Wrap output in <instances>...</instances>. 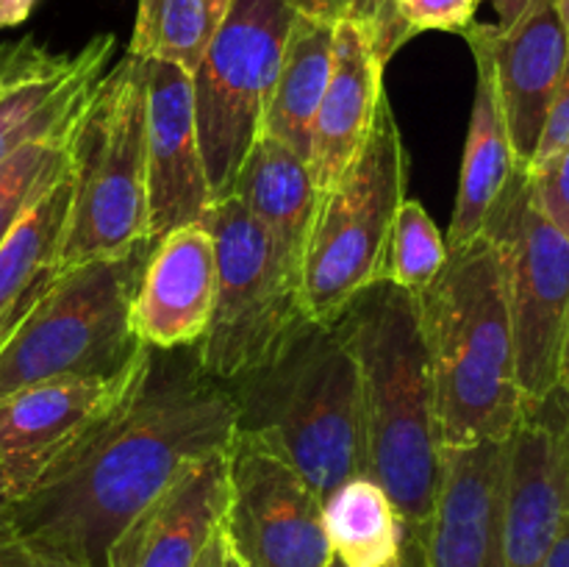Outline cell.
I'll list each match as a JSON object with an SVG mask.
<instances>
[{
	"label": "cell",
	"mask_w": 569,
	"mask_h": 567,
	"mask_svg": "<svg viewBox=\"0 0 569 567\" xmlns=\"http://www.w3.org/2000/svg\"><path fill=\"white\" fill-rule=\"evenodd\" d=\"M233 434L231 387L153 350L142 387L70 461L17 495L3 520L67 567H109L128 523L189 465L231 448Z\"/></svg>",
	"instance_id": "cell-1"
},
{
	"label": "cell",
	"mask_w": 569,
	"mask_h": 567,
	"mask_svg": "<svg viewBox=\"0 0 569 567\" xmlns=\"http://www.w3.org/2000/svg\"><path fill=\"white\" fill-rule=\"evenodd\" d=\"M333 331L359 361L370 476L387 489L417 545L431 523L442 478V439L431 367L415 295L381 281L342 311Z\"/></svg>",
	"instance_id": "cell-2"
},
{
	"label": "cell",
	"mask_w": 569,
	"mask_h": 567,
	"mask_svg": "<svg viewBox=\"0 0 569 567\" xmlns=\"http://www.w3.org/2000/svg\"><path fill=\"white\" fill-rule=\"evenodd\" d=\"M442 445L506 442L526 415L498 248L459 250L417 298Z\"/></svg>",
	"instance_id": "cell-3"
},
{
	"label": "cell",
	"mask_w": 569,
	"mask_h": 567,
	"mask_svg": "<svg viewBox=\"0 0 569 567\" xmlns=\"http://www.w3.org/2000/svg\"><path fill=\"white\" fill-rule=\"evenodd\" d=\"M237 428L270 445L326 498L370 476L359 361L333 326L306 322L270 367L231 387Z\"/></svg>",
	"instance_id": "cell-4"
},
{
	"label": "cell",
	"mask_w": 569,
	"mask_h": 567,
	"mask_svg": "<svg viewBox=\"0 0 569 567\" xmlns=\"http://www.w3.org/2000/svg\"><path fill=\"white\" fill-rule=\"evenodd\" d=\"M144 61L103 72L72 137V206L61 267L111 259L150 237Z\"/></svg>",
	"instance_id": "cell-5"
},
{
	"label": "cell",
	"mask_w": 569,
	"mask_h": 567,
	"mask_svg": "<svg viewBox=\"0 0 569 567\" xmlns=\"http://www.w3.org/2000/svg\"><path fill=\"white\" fill-rule=\"evenodd\" d=\"M153 242L61 267L0 348V398L53 378L114 376L148 350L133 334L131 306Z\"/></svg>",
	"instance_id": "cell-6"
},
{
	"label": "cell",
	"mask_w": 569,
	"mask_h": 567,
	"mask_svg": "<svg viewBox=\"0 0 569 567\" xmlns=\"http://www.w3.org/2000/svg\"><path fill=\"white\" fill-rule=\"evenodd\" d=\"M406 187L409 153L383 94L361 150L322 192L303 259L306 320L333 326L365 289L387 281L389 242Z\"/></svg>",
	"instance_id": "cell-7"
},
{
	"label": "cell",
	"mask_w": 569,
	"mask_h": 567,
	"mask_svg": "<svg viewBox=\"0 0 569 567\" xmlns=\"http://www.w3.org/2000/svg\"><path fill=\"white\" fill-rule=\"evenodd\" d=\"M217 248V298L194 361L214 381L233 387L270 367L306 326L303 267L237 198L206 211Z\"/></svg>",
	"instance_id": "cell-8"
},
{
	"label": "cell",
	"mask_w": 569,
	"mask_h": 567,
	"mask_svg": "<svg viewBox=\"0 0 569 567\" xmlns=\"http://www.w3.org/2000/svg\"><path fill=\"white\" fill-rule=\"evenodd\" d=\"M295 14L289 0H233L194 70V122L214 203L231 198L239 167L259 139Z\"/></svg>",
	"instance_id": "cell-9"
},
{
	"label": "cell",
	"mask_w": 569,
	"mask_h": 567,
	"mask_svg": "<svg viewBox=\"0 0 569 567\" xmlns=\"http://www.w3.org/2000/svg\"><path fill=\"white\" fill-rule=\"evenodd\" d=\"M483 233L495 242L503 267L517 381L526 404H539L561 387L569 326V239L537 206L526 170L511 176Z\"/></svg>",
	"instance_id": "cell-10"
},
{
	"label": "cell",
	"mask_w": 569,
	"mask_h": 567,
	"mask_svg": "<svg viewBox=\"0 0 569 567\" xmlns=\"http://www.w3.org/2000/svg\"><path fill=\"white\" fill-rule=\"evenodd\" d=\"M228 548L244 567H331L322 500L289 461L248 431L228 448Z\"/></svg>",
	"instance_id": "cell-11"
},
{
	"label": "cell",
	"mask_w": 569,
	"mask_h": 567,
	"mask_svg": "<svg viewBox=\"0 0 569 567\" xmlns=\"http://www.w3.org/2000/svg\"><path fill=\"white\" fill-rule=\"evenodd\" d=\"M150 367L148 348L114 376L53 378L0 398V472L11 500L70 461L142 387Z\"/></svg>",
	"instance_id": "cell-12"
},
{
	"label": "cell",
	"mask_w": 569,
	"mask_h": 567,
	"mask_svg": "<svg viewBox=\"0 0 569 567\" xmlns=\"http://www.w3.org/2000/svg\"><path fill=\"white\" fill-rule=\"evenodd\" d=\"M461 37L470 50H481L492 64L517 170H528L569 56V31L556 0H533L526 14L509 28L472 22Z\"/></svg>",
	"instance_id": "cell-13"
},
{
	"label": "cell",
	"mask_w": 569,
	"mask_h": 567,
	"mask_svg": "<svg viewBox=\"0 0 569 567\" xmlns=\"http://www.w3.org/2000/svg\"><path fill=\"white\" fill-rule=\"evenodd\" d=\"M506 442L442 445L431 523L403 545V567H503Z\"/></svg>",
	"instance_id": "cell-14"
},
{
	"label": "cell",
	"mask_w": 569,
	"mask_h": 567,
	"mask_svg": "<svg viewBox=\"0 0 569 567\" xmlns=\"http://www.w3.org/2000/svg\"><path fill=\"white\" fill-rule=\"evenodd\" d=\"M569 517L561 387L526 415L506 439L503 567H542Z\"/></svg>",
	"instance_id": "cell-15"
},
{
	"label": "cell",
	"mask_w": 569,
	"mask_h": 567,
	"mask_svg": "<svg viewBox=\"0 0 569 567\" xmlns=\"http://www.w3.org/2000/svg\"><path fill=\"white\" fill-rule=\"evenodd\" d=\"M0 70V161L37 139L76 126L109 70L114 33L89 39L78 53H50L33 37L3 44Z\"/></svg>",
	"instance_id": "cell-16"
},
{
	"label": "cell",
	"mask_w": 569,
	"mask_h": 567,
	"mask_svg": "<svg viewBox=\"0 0 569 567\" xmlns=\"http://www.w3.org/2000/svg\"><path fill=\"white\" fill-rule=\"evenodd\" d=\"M144 61V133H148L150 237L203 222L211 189L194 122L192 76L170 61Z\"/></svg>",
	"instance_id": "cell-17"
},
{
	"label": "cell",
	"mask_w": 569,
	"mask_h": 567,
	"mask_svg": "<svg viewBox=\"0 0 569 567\" xmlns=\"http://www.w3.org/2000/svg\"><path fill=\"white\" fill-rule=\"evenodd\" d=\"M214 298V237L203 222L176 228L150 250L133 295V334L150 350L194 348L209 328Z\"/></svg>",
	"instance_id": "cell-18"
},
{
	"label": "cell",
	"mask_w": 569,
	"mask_h": 567,
	"mask_svg": "<svg viewBox=\"0 0 569 567\" xmlns=\"http://www.w3.org/2000/svg\"><path fill=\"white\" fill-rule=\"evenodd\" d=\"M228 450L189 465L117 537L109 567H194L222 526Z\"/></svg>",
	"instance_id": "cell-19"
},
{
	"label": "cell",
	"mask_w": 569,
	"mask_h": 567,
	"mask_svg": "<svg viewBox=\"0 0 569 567\" xmlns=\"http://www.w3.org/2000/svg\"><path fill=\"white\" fill-rule=\"evenodd\" d=\"M383 61L367 28L356 20L333 22V67L311 128L309 165L326 192L356 159L383 98Z\"/></svg>",
	"instance_id": "cell-20"
},
{
	"label": "cell",
	"mask_w": 569,
	"mask_h": 567,
	"mask_svg": "<svg viewBox=\"0 0 569 567\" xmlns=\"http://www.w3.org/2000/svg\"><path fill=\"white\" fill-rule=\"evenodd\" d=\"M231 195L272 233L289 259L303 267L322 200L309 159L281 139L259 133L239 167Z\"/></svg>",
	"instance_id": "cell-21"
},
{
	"label": "cell",
	"mask_w": 569,
	"mask_h": 567,
	"mask_svg": "<svg viewBox=\"0 0 569 567\" xmlns=\"http://www.w3.org/2000/svg\"><path fill=\"white\" fill-rule=\"evenodd\" d=\"M472 56H476V98H472L453 217L445 233L448 250H459L481 237L495 203L517 172L515 150L495 89L492 64L481 50H472Z\"/></svg>",
	"instance_id": "cell-22"
},
{
	"label": "cell",
	"mask_w": 569,
	"mask_h": 567,
	"mask_svg": "<svg viewBox=\"0 0 569 567\" xmlns=\"http://www.w3.org/2000/svg\"><path fill=\"white\" fill-rule=\"evenodd\" d=\"M70 206L72 170H67L0 242V348L59 278Z\"/></svg>",
	"instance_id": "cell-23"
},
{
	"label": "cell",
	"mask_w": 569,
	"mask_h": 567,
	"mask_svg": "<svg viewBox=\"0 0 569 567\" xmlns=\"http://www.w3.org/2000/svg\"><path fill=\"white\" fill-rule=\"evenodd\" d=\"M333 67V22L295 14L283 44L276 87L267 103L261 133L281 139L303 159L311 150V128Z\"/></svg>",
	"instance_id": "cell-24"
},
{
	"label": "cell",
	"mask_w": 569,
	"mask_h": 567,
	"mask_svg": "<svg viewBox=\"0 0 569 567\" xmlns=\"http://www.w3.org/2000/svg\"><path fill=\"white\" fill-rule=\"evenodd\" d=\"M322 523L342 567H392L403 554V523L387 489L353 476L322 498Z\"/></svg>",
	"instance_id": "cell-25"
},
{
	"label": "cell",
	"mask_w": 569,
	"mask_h": 567,
	"mask_svg": "<svg viewBox=\"0 0 569 567\" xmlns=\"http://www.w3.org/2000/svg\"><path fill=\"white\" fill-rule=\"evenodd\" d=\"M233 0H139L126 53L170 61L194 76Z\"/></svg>",
	"instance_id": "cell-26"
},
{
	"label": "cell",
	"mask_w": 569,
	"mask_h": 567,
	"mask_svg": "<svg viewBox=\"0 0 569 567\" xmlns=\"http://www.w3.org/2000/svg\"><path fill=\"white\" fill-rule=\"evenodd\" d=\"M76 126L37 139L0 161V242L9 237L22 215L70 170Z\"/></svg>",
	"instance_id": "cell-27"
},
{
	"label": "cell",
	"mask_w": 569,
	"mask_h": 567,
	"mask_svg": "<svg viewBox=\"0 0 569 567\" xmlns=\"http://www.w3.org/2000/svg\"><path fill=\"white\" fill-rule=\"evenodd\" d=\"M448 242L420 200L406 198L395 217L387 281L420 298L448 261Z\"/></svg>",
	"instance_id": "cell-28"
},
{
	"label": "cell",
	"mask_w": 569,
	"mask_h": 567,
	"mask_svg": "<svg viewBox=\"0 0 569 567\" xmlns=\"http://www.w3.org/2000/svg\"><path fill=\"white\" fill-rule=\"evenodd\" d=\"M481 0H395V17L403 39L426 31L465 33L476 22Z\"/></svg>",
	"instance_id": "cell-29"
},
{
	"label": "cell",
	"mask_w": 569,
	"mask_h": 567,
	"mask_svg": "<svg viewBox=\"0 0 569 567\" xmlns=\"http://www.w3.org/2000/svg\"><path fill=\"white\" fill-rule=\"evenodd\" d=\"M526 172L537 206L569 239V145Z\"/></svg>",
	"instance_id": "cell-30"
},
{
	"label": "cell",
	"mask_w": 569,
	"mask_h": 567,
	"mask_svg": "<svg viewBox=\"0 0 569 567\" xmlns=\"http://www.w3.org/2000/svg\"><path fill=\"white\" fill-rule=\"evenodd\" d=\"M567 145H569V56H567L565 76H561V83H559V92H556L553 109H550L548 122H545L542 139H539V148H537V156H533L531 167L542 165L545 159L556 156L561 148H567ZM531 167H528V170H531Z\"/></svg>",
	"instance_id": "cell-31"
},
{
	"label": "cell",
	"mask_w": 569,
	"mask_h": 567,
	"mask_svg": "<svg viewBox=\"0 0 569 567\" xmlns=\"http://www.w3.org/2000/svg\"><path fill=\"white\" fill-rule=\"evenodd\" d=\"M367 33L372 39L378 59L387 64L395 53L406 44L403 33H400L398 17H395V0H372V17Z\"/></svg>",
	"instance_id": "cell-32"
},
{
	"label": "cell",
	"mask_w": 569,
	"mask_h": 567,
	"mask_svg": "<svg viewBox=\"0 0 569 567\" xmlns=\"http://www.w3.org/2000/svg\"><path fill=\"white\" fill-rule=\"evenodd\" d=\"M0 567H67L64 561L53 559L37 545L14 531L9 523L0 517Z\"/></svg>",
	"instance_id": "cell-33"
},
{
	"label": "cell",
	"mask_w": 569,
	"mask_h": 567,
	"mask_svg": "<svg viewBox=\"0 0 569 567\" xmlns=\"http://www.w3.org/2000/svg\"><path fill=\"white\" fill-rule=\"evenodd\" d=\"M298 14L315 17V20L339 22V20H356L361 26H370L372 17V0H289Z\"/></svg>",
	"instance_id": "cell-34"
},
{
	"label": "cell",
	"mask_w": 569,
	"mask_h": 567,
	"mask_svg": "<svg viewBox=\"0 0 569 567\" xmlns=\"http://www.w3.org/2000/svg\"><path fill=\"white\" fill-rule=\"evenodd\" d=\"M37 0H0V31L22 26L31 17Z\"/></svg>",
	"instance_id": "cell-35"
},
{
	"label": "cell",
	"mask_w": 569,
	"mask_h": 567,
	"mask_svg": "<svg viewBox=\"0 0 569 567\" xmlns=\"http://www.w3.org/2000/svg\"><path fill=\"white\" fill-rule=\"evenodd\" d=\"M226 554H228V539H226V531H222V526L217 528L214 537L209 539V545H206V550L200 554L198 565L194 567H226Z\"/></svg>",
	"instance_id": "cell-36"
},
{
	"label": "cell",
	"mask_w": 569,
	"mask_h": 567,
	"mask_svg": "<svg viewBox=\"0 0 569 567\" xmlns=\"http://www.w3.org/2000/svg\"><path fill=\"white\" fill-rule=\"evenodd\" d=\"M531 3L533 0H492L495 11H498V22H495V26L498 28L515 26V22L526 14Z\"/></svg>",
	"instance_id": "cell-37"
},
{
	"label": "cell",
	"mask_w": 569,
	"mask_h": 567,
	"mask_svg": "<svg viewBox=\"0 0 569 567\" xmlns=\"http://www.w3.org/2000/svg\"><path fill=\"white\" fill-rule=\"evenodd\" d=\"M542 567H569V517L565 526H561L559 537H556L553 548H550L548 559L542 561Z\"/></svg>",
	"instance_id": "cell-38"
},
{
	"label": "cell",
	"mask_w": 569,
	"mask_h": 567,
	"mask_svg": "<svg viewBox=\"0 0 569 567\" xmlns=\"http://www.w3.org/2000/svg\"><path fill=\"white\" fill-rule=\"evenodd\" d=\"M561 439H565V467H567V493H569V395L561 389Z\"/></svg>",
	"instance_id": "cell-39"
},
{
	"label": "cell",
	"mask_w": 569,
	"mask_h": 567,
	"mask_svg": "<svg viewBox=\"0 0 569 567\" xmlns=\"http://www.w3.org/2000/svg\"><path fill=\"white\" fill-rule=\"evenodd\" d=\"M561 389L569 395V326L565 339V354H561Z\"/></svg>",
	"instance_id": "cell-40"
},
{
	"label": "cell",
	"mask_w": 569,
	"mask_h": 567,
	"mask_svg": "<svg viewBox=\"0 0 569 567\" xmlns=\"http://www.w3.org/2000/svg\"><path fill=\"white\" fill-rule=\"evenodd\" d=\"M9 500H11V489H9V484H6L3 472H0V517H3V511H6V506H9Z\"/></svg>",
	"instance_id": "cell-41"
},
{
	"label": "cell",
	"mask_w": 569,
	"mask_h": 567,
	"mask_svg": "<svg viewBox=\"0 0 569 567\" xmlns=\"http://www.w3.org/2000/svg\"><path fill=\"white\" fill-rule=\"evenodd\" d=\"M556 9H559L561 20H565L567 31H569V0H556Z\"/></svg>",
	"instance_id": "cell-42"
},
{
	"label": "cell",
	"mask_w": 569,
	"mask_h": 567,
	"mask_svg": "<svg viewBox=\"0 0 569 567\" xmlns=\"http://www.w3.org/2000/svg\"><path fill=\"white\" fill-rule=\"evenodd\" d=\"M226 567H244V565H242V561H239V559H237V556H233V554H231V548H228V554H226Z\"/></svg>",
	"instance_id": "cell-43"
},
{
	"label": "cell",
	"mask_w": 569,
	"mask_h": 567,
	"mask_svg": "<svg viewBox=\"0 0 569 567\" xmlns=\"http://www.w3.org/2000/svg\"><path fill=\"white\" fill-rule=\"evenodd\" d=\"M3 56H6L3 53V44H0V70H3Z\"/></svg>",
	"instance_id": "cell-44"
},
{
	"label": "cell",
	"mask_w": 569,
	"mask_h": 567,
	"mask_svg": "<svg viewBox=\"0 0 569 567\" xmlns=\"http://www.w3.org/2000/svg\"><path fill=\"white\" fill-rule=\"evenodd\" d=\"M331 567H342V565H339V561H337V559H333V561H331Z\"/></svg>",
	"instance_id": "cell-45"
},
{
	"label": "cell",
	"mask_w": 569,
	"mask_h": 567,
	"mask_svg": "<svg viewBox=\"0 0 569 567\" xmlns=\"http://www.w3.org/2000/svg\"><path fill=\"white\" fill-rule=\"evenodd\" d=\"M392 567H403V561H395V565Z\"/></svg>",
	"instance_id": "cell-46"
}]
</instances>
